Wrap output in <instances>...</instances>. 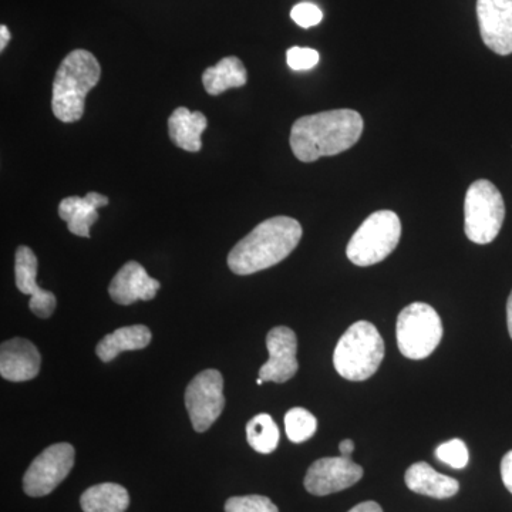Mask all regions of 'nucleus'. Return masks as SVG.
Masks as SVG:
<instances>
[{
  "label": "nucleus",
  "instance_id": "obj_1",
  "mask_svg": "<svg viewBox=\"0 0 512 512\" xmlns=\"http://www.w3.org/2000/svg\"><path fill=\"white\" fill-rule=\"evenodd\" d=\"M363 133V119L355 110L340 109L303 116L292 126L291 148L302 163L338 156L355 146Z\"/></svg>",
  "mask_w": 512,
  "mask_h": 512
},
{
  "label": "nucleus",
  "instance_id": "obj_2",
  "mask_svg": "<svg viewBox=\"0 0 512 512\" xmlns=\"http://www.w3.org/2000/svg\"><path fill=\"white\" fill-rule=\"evenodd\" d=\"M302 227L289 217H274L252 229L232 248L228 266L235 275H252L278 265L302 239Z\"/></svg>",
  "mask_w": 512,
  "mask_h": 512
},
{
  "label": "nucleus",
  "instance_id": "obj_3",
  "mask_svg": "<svg viewBox=\"0 0 512 512\" xmlns=\"http://www.w3.org/2000/svg\"><path fill=\"white\" fill-rule=\"evenodd\" d=\"M101 67L93 53L77 49L69 53L53 82L52 110L62 123H76L84 114L87 94L100 82Z\"/></svg>",
  "mask_w": 512,
  "mask_h": 512
},
{
  "label": "nucleus",
  "instance_id": "obj_4",
  "mask_svg": "<svg viewBox=\"0 0 512 512\" xmlns=\"http://www.w3.org/2000/svg\"><path fill=\"white\" fill-rule=\"evenodd\" d=\"M384 342L373 323H353L336 346L333 365L343 379L363 382L375 375L382 365Z\"/></svg>",
  "mask_w": 512,
  "mask_h": 512
},
{
  "label": "nucleus",
  "instance_id": "obj_5",
  "mask_svg": "<svg viewBox=\"0 0 512 512\" xmlns=\"http://www.w3.org/2000/svg\"><path fill=\"white\" fill-rule=\"evenodd\" d=\"M402 237V222L393 211H377L369 215L355 232L346 249L349 261L357 266H370L384 261Z\"/></svg>",
  "mask_w": 512,
  "mask_h": 512
},
{
  "label": "nucleus",
  "instance_id": "obj_6",
  "mask_svg": "<svg viewBox=\"0 0 512 512\" xmlns=\"http://www.w3.org/2000/svg\"><path fill=\"white\" fill-rule=\"evenodd\" d=\"M504 218V198L498 188L488 180L474 181L464 202L467 238L474 244H490L500 234Z\"/></svg>",
  "mask_w": 512,
  "mask_h": 512
},
{
  "label": "nucleus",
  "instance_id": "obj_7",
  "mask_svg": "<svg viewBox=\"0 0 512 512\" xmlns=\"http://www.w3.org/2000/svg\"><path fill=\"white\" fill-rule=\"evenodd\" d=\"M397 345L407 359L429 357L443 338V323L439 313L427 303L406 306L397 318Z\"/></svg>",
  "mask_w": 512,
  "mask_h": 512
},
{
  "label": "nucleus",
  "instance_id": "obj_8",
  "mask_svg": "<svg viewBox=\"0 0 512 512\" xmlns=\"http://www.w3.org/2000/svg\"><path fill=\"white\" fill-rule=\"evenodd\" d=\"M185 407L197 433L210 429L225 407L224 377L218 370H204L191 380L185 390Z\"/></svg>",
  "mask_w": 512,
  "mask_h": 512
},
{
  "label": "nucleus",
  "instance_id": "obj_9",
  "mask_svg": "<svg viewBox=\"0 0 512 512\" xmlns=\"http://www.w3.org/2000/svg\"><path fill=\"white\" fill-rule=\"evenodd\" d=\"M74 447L57 443L47 447L30 464L23 477V490L29 497H45L55 491L74 466Z\"/></svg>",
  "mask_w": 512,
  "mask_h": 512
},
{
  "label": "nucleus",
  "instance_id": "obj_10",
  "mask_svg": "<svg viewBox=\"0 0 512 512\" xmlns=\"http://www.w3.org/2000/svg\"><path fill=\"white\" fill-rule=\"evenodd\" d=\"M363 477V468L349 457L320 458L309 467L305 477L308 493L323 497L346 490Z\"/></svg>",
  "mask_w": 512,
  "mask_h": 512
},
{
  "label": "nucleus",
  "instance_id": "obj_11",
  "mask_svg": "<svg viewBox=\"0 0 512 512\" xmlns=\"http://www.w3.org/2000/svg\"><path fill=\"white\" fill-rule=\"evenodd\" d=\"M481 39L500 56L512 53V0H477Z\"/></svg>",
  "mask_w": 512,
  "mask_h": 512
},
{
  "label": "nucleus",
  "instance_id": "obj_12",
  "mask_svg": "<svg viewBox=\"0 0 512 512\" xmlns=\"http://www.w3.org/2000/svg\"><path fill=\"white\" fill-rule=\"evenodd\" d=\"M269 360L259 369V377L264 382L285 383L298 372V339L295 332L286 326L269 330L266 336Z\"/></svg>",
  "mask_w": 512,
  "mask_h": 512
},
{
  "label": "nucleus",
  "instance_id": "obj_13",
  "mask_svg": "<svg viewBox=\"0 0 512 512\" xmlns=\"http://www.w3.org/2000/svg\"><path fill=\"white\" fill-rule=\"evenodd\" d=\"M37 258L29 247H19L15 255L16 286L20 292L30 295L29 308L37 318L47 319L56 309V296L40 288L36 282Z\"/></svg>",
  "mask_w": 512,
  "mask_h": 512
},
{
  "label": "nucleus",
  "instance_id": "obj_14",
  "mask_svg": "<svg viewBox=\"0 0 512 512\" xmlns=\"http://www.w3.org/2000/svg\"><path fill=\"white\" fill-rule=\"evenodd\" d=\"M160 288V282L150 278L143 265L130 261L114 276L109 293L114 302L128 306L137 301H151Z\"/></svg>",
  "mask_w": 512,
  "mask_h": 512
},
{
  "label": "nucleus",
  "instance_id": "obj_15",
  "mask_svg": "<svg viewBox=\"0 0 512 512\" xmlns=\"http://www.w3.org/2000/svg\"><path fill=\"white\" fill-rule=\"evenodd\" d=\"M39 350L29 340L16 338L0 346V375L9 382H28L40 372Z\"/></svg>",
  "mask_w": 512,
  "mask_h": 512
},
{
  "label": "nucleus",
  "instance_id": "obj_16",
  "mask_svg": "<svg viewBox=\"0 0 512 512\" xmlns=\"http://www.w3.org/2000/svg\"><path fill=\"white\" fill-rule=\"evenodd\" d=\"M109 198L99 192H89L84 198L67 197L59 205V217L67 222L73 235L90 238V228L99 220V208L109 205Z\"/></svg>",
  "mask_w": 512,
  "mask_h": 512
},
{
  "label": "nucleus",
  "instance_id": "obj_17",
  "mask_svg": "<svg viewBox=\"0 0 512 512\" xmlns=\"http://www.w3.org/2000/svg\"><path fill=\"white\" fill-rule=\"evenodd\" d=\"M404 480H406L407 487L413 493L427 495V497L437 498V500L454 497L460 490V484L457 480L437 473L427 463L413 464L406 471Z\"/></svg>",
  "mask_w": 512,
  "mask_h": 512
},
{
  "label": "nucleus",
  "instance_id": "obj_18",
  "mask_svg": "<svg viewBox=\"0 0 512 512\" xmlns=\"http://www.w3.org/2000/svg\"><path fill=\"white\" fill-rule=\"evenodd\" d=\"M207 126V117L200 111L191 113L185 107H178L168 119V134L181 150L198 153L202 148L201 136Z\"/></svg>",
  "mask_w": 512,
  "mask_h": 512
},
{
  "label": "nucleus",
  "instance_id": "obj_19",
  "mask_svg": "<svg viewBox=\"0 0 512 512\" xmlns=\"http://www.w3.org/2000/svg\"><path fill=\"white\" fill-rule=\"evenodd\" d=\"M151 338L153 335L147 326H126V328L114 330L110 335L104 336L97 345L96 353L101 362L109 363L120 353L147 348Z\"/></svg>",
  "mask_w": 512,
  "mask_h": 512
},
{
  "label": "nucleus",
  "instance_id": "obj_20",
  "mask_svg": "<svg viewBox=\"0 0 512 512\" xmlns=\"http://www.w3.org/2000/svg\"><path fill=\"white\" fill-rule=\"evenodd\" d=\"M248 82L244 63L235 56L224 57L202 74V84L211 96H218L229 89H238Z\"/></svg>",
  "mask_w": 512,
  "mask_h": 512
},
{
  "label": "nucleus",
  "instance_id": "obj_21",
  "mask_svg": "<svg viewBox=\"0 0 512 512\" xmlns=\"http://www.w3.org/2000/svg\"><path fill=\"white\" fill-rule=\"evenodd\" d=\"M80 505L84 512H126L130 495L123 485L97 484L84 491Z\"/></svg>",
  "mask_w": 512,
  "mask_h": 512
},
{
  "label": "nucleus",
  "instance_id": "obj_22",
  "mask_svg": "<svg viewBox=\"0 0 512 512\" xmlns=\"http://www.w3.org/2000/svg\"><path fill=\"white\" fill-rule=\"evenodd\" d=\"M279 439H281V434H279L278 426L269 414H258L247 424V440L249 446L254 448L256 453H274Z\"/></svg>",
  "mask_w": 512,
  "mask_h": 512
},
{
  "label": "nucleus",
  "instance_id": "obj_23",
  "mask_svg": "<svg viewBox=\"0 0 512 512\" xmlns=\"http://www.w3.org/2000/svg\"><path fill=\"white\" fill-rule=\"evenodd\" d=\"M318 420L311 412L302 407L289 410L285 416L286 436L292 443H303L315 436Z\"/></svg>",
  "mask_w": 512,
  "mask_h": 512
},
{
  "label": "nucleus",
  "instance_id": "obj_24",
  "mask_svg": "<svg viewBox=\"0 0 512 512\" xmlns=\"http://www.w3.org/2000/svg\"><path fill=\"white\" fill-rule=\"evenodd\" d=\"M225 512H279L278 507L264 495L232 497L225 503Z\"/></svg>",
  "mask_w": 512,
  "mask_h": 512
},
{
  "label": "nucleus",
  "instance_id": "obj_25",
  "mask_svg": "<svg viewBox=\"0 0 512 512\" xmlns=\"http://www.w3.org/2000/svg\"><path fill=\"white\" fill-rule=\"evenodd\" d=\"M436 457L439 458L441 463L447 466L456 468H464L468 464V450L464 441L454 439L447 441V443L440 444L436 450Z\"/></svg>",
  "mask_w": 512,
  "mask_h": 512
},
{
  "label": "nucleus",
  "instance_id": "obj_26",
  "mask_svg": "<svg viewBox=\"0 0 512 512\" xmlns=\"http://www.w3.org/2000/svg\"><path fill=\"white\" fill-rule=\"evenodd\" d=\"M291 18L296 25L303 29H309L322 22L323 13L315 3L302 2L291 10Z\"/></svg>",
  "mask_w": 512,
  "mask_h": 512
},
{
  "label": "nucleus",
  "instance_id": "obj_27",
  "mask_svg": "<svg viewBox=\"0 0 512 512\" xmlns=\"http://www.w3.org/2000/svg\"><path fill=\"white\" fill-rule=\"evenodd\" d=\"M286 62L292 70H311L319 63V53L309 47H292L286 53Z\"/></svg>",
  "mask_w": 512,
  "mask_h": 512
},
{
  "label": "nucleus",
  "instance_id": "obj_28",
  "mask_svg": "<svg viewBox=\"0 0 512 512\" xmlns=\"http://www.w3.org/2000/svg\"><path fill=\"white\" fill-rule=\"evenodd\" d=\"M501 477L507 490L512 494V450L501 461Z\"/></svg>",
  "mask_w": 512,
  "mask_h": 512
},
{
  "label": "nucleus",
  "instance_id": "obj_29",
  "mask_svg": "<svg viewBox=\"0 0 512 512\" xmlns=\"http://www.w3.org/2000/svg\"><path fill=\"white\" fill-rule=\"evenodd\" d=\"M349 512H383V510L375 501H366V503L356 505Z\"/></svg>",
  "mask_w": 512,
  "mask_h": 512
},
{
  "label": "nucleus",
  "instance_id": "obj_30",
  "mask_svg": "<svg viewBox=\"0 0 512 512\" xmlns=\"http://www.w3.org/2000/svg\"><path fill=\"white\" fill-rule=\"evenodd\" d=\"M340 454L343 457L352 456L353 451H355V443L352 440H343L342 443L339 444Z\"/></svg>",
  "mask_w": 512,
  "mask_h": 512
},
{
  "label": "nucleus",
  "instance_id": "obj_31",
  "mask_svg": "<svg viewBox=\"0 0 512 512\" xmlns=\"http://www.w3.org/2000/svg\"><path fill=\"white\" fill-rule=\"evenodd\" d=\"M10 40L9 29L5 25L0 26V50H5Z\"/></svg>",
  "mask_w": 512,
  "mask_h": 512
},
{
  "label": "nucleus",
  "instance_id": "obj_32",
  "mask_svg": "<svg viewBox=\"0 0 512 512\" xmlns=\"http://www.w3.org/2000/svg\"><path fill=\"white\" fill-rule=\"evenodd\" d=\"M507 323L508 332H510V336L512 339V292L510 293V298H508L507 302Z\"/></svg>",
  "mask_w": 512,
  "mask_h": 512
},
{
  "label": "nucleus",
  "instance_id": "obj_33",
  "mask_svg": "<svg viewBox=\"0 0 512 512\" xmlns=\"http://www.w3.org/2000/svg\"><path fill=\"white\" fill-rule=\"evenodd\" d=\"M256 383H258L259 386H261V384L264 383V380H262L261 377H258V379H256Z\"/></svg>",
  "mask_w": 512,
  "mask_h": 512
}]
</instances>
